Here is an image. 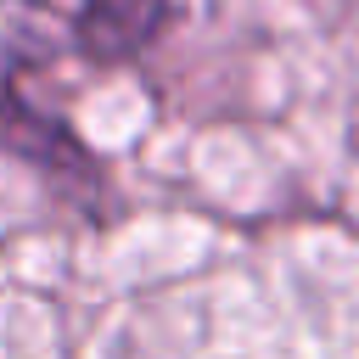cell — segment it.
<instances>
[{
	"instance_id": "6da1fadb",
	"label": "cell",
	"mask_w": 359,
	"mask_h": 359,
	"mask_svg": "<svg viewBox=\"0 0 359 359\" xmlns=\"http://www.w3.org/2000/svg\"><path fill=\"white\" fill-rule=\"evenodd\" d=\"M79 45V34L39 0H0V146L28 157H67L56 118L34 101V84Z\"/></svg>"
},
{
	"instance_id": "7a4b0ae2",
	"label": "cell",
	"mask_w": 359,
	"mask_h": 359,
	"mask_svg": "<svg viewBox=\"0 0 359 359\" xmlns=\"http://www.w3.org/2000/svg\"><path fill=\"white\" fill-rule=\"evenodd\" d=\"M174 17V0H90L79 45L95 56H129L140 50L163 22Z\"/></svg>"
}]
</instances>
